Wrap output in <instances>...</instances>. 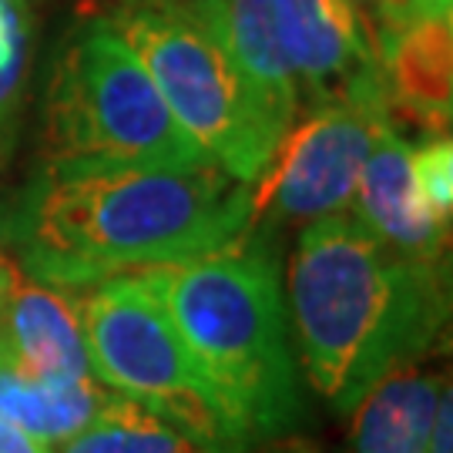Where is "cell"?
<instances>
[{
  "mask_svg": "<svg viewBox=\"0 0 453 453\" xmlns=\"http://www.w3.org/2000/svg\"><path fill=\"white\" fill-rule=\"evenodd\" d=\"M346 4L359 17V27L366 34V44L372 48L376 61L413 24V17H410L403 0H346Z\"/></svg>",
  "mask_w": 453,
  "mask_h": 453,
  "instance_id": "cell-17",
  "label": "cell"
},
{
  "mask_svg": "<svg viewBox=\"0 0 453 453\" xmlns=\"http://www.w3.org/2000/svg\"><path fill=\"white\" fill-rule=\"evenodd\" d=\"M202 376L252 443L299 417V376L273 252L239 235L226 249L138 269Z\"/></svg>",
  "mask_w": 453,
  "mask_h": 453,
  "instance_id": "cell-3",
  "label": "cell"
},
{
  "mask_svg": "<svg viewBox=\"0 0 453 453\" xmlns=\"http://www.w3.org/2000/svg\"><path fill=\"white\" fill-rule=\"evenodd\" d=\"M410 172L420 192V202L434 219L450 226L453 211V148L447 134H430L426 142L410 148Z\"/></svg>",
  "mask_w": 453,
  "mask_h": 453,
  "instance_id": "cell-16",
  "label": "cell"
},
{
  "mask_svg": "<svg viewBox=\"0 0 453 453\" xmlns=\"http://www.w3.org/2000/svg\"><path fill=\"white\" fill-rule=\"evenodd\" d=\"M0 453H50V443L37 440L24 426L0 417Z\"/></svg>",
  "mask_w": 453,
  "mask_h": 453,
  "instance_id": "cell-19",
  "label": "cell"
},
{
  "mask_svg": "<svg viewBox=\"0 0 453 453\" xmlns=\"http://www.w3.org/2000/svg\"><path fill=\"white\" fill-rule=\"evenodd\" d=\"M389 125L380 101L316 104L292 125L259 179L252 181L249 228L265 222H312L353 202L372 142ZM242 232V235H245Z\"/></svg>",
  "mask_w": 453,
  "mask_h": 453,
  "instance_id": "cell-7",
  "label": "cell"
},
{
  "mask_svg": "<svg viewBox=\"0 0 453 453\" xmlns=\"http://www.w3.org/2000/svg\"><path fill=\"white\" fill-rule=\"evenodd\" d=\"M114 389L101 380H65L20 366L0 342V417L24 426L44 443H65L81 434L111 403Z\"/></svg>",
  "mask_w": 453,
  "mask_h": 453,
  "instance_id": "cell-14",
  "label": "cell"
},
{
  "mask_svg": "<svg viewBox=\"0 0 453 453\" xmlns=\"http://www.w3.org/2000/svg\"><path fill=\"white\" fill-rule=\"evenodd\" d=\"M0 168H4V165H0ZM0 226H4V209H0Z\"/></svg>",
  "mask_w": 453,
  "mask_h": 453,
  "instance_id": "cell-23",
  "label": "cell"
},
{
  "mask_svg": "<svg viewBox=\"0 0 453 453\" xmlns=\"http://www.w3.org/2000/svg\"><path fill=\"white\" fill-rule=\"evenodd\" d=\"M31 41V11L27 0H0V67L24 54Z\"/></svg>",
  "mask_w": 453,
  "mask_h": 453,
  "instance_id": "cell-18",
  "label": "cell"
},
{
  "mask_svg": "<svg viewBox=\"0 0 453 453\" xmlns=\"http://www.w3.org/2000/svg\"><path fill=\"white\" fill-rule=\"evenodd\" d=\"M447 389H450L447 376L420 370L417 363L389 370L349 410L353 413L349 450L426 453L430 450L434 423H437L440 400H443Z\"/></svg>",
  "mask_w": 453,
  "mask_h": 453,
  "instance_id": "cell-13",
  "label": "cell"
},
{
  "mask_svg": "<svg viewBox=\"0 0 453 453\" xmlns=\"http://www.w3.org/2000/svg\"><path fill=\"white\" fill-rule=\"evenodd\" d=\"M450 17L413 20L380 58L389 125H417L430 134L450 128L453 78Z\"/></svg>",
  "mask_w": 453,
  "mask_h": 453,
  "instance_id": "cell-12",
  "label": "cell"
},
{
  "mask_svg": "<svg viewBox=\"0 0 453 453\" xmlns=\"http://www.w3.org/2000/svg\"><path fill=\"white\" fill-rule=\"evenodd\" d=\"M453 420H450V389L443 393L437 410V423H434V434H430V450L426 453H450L453 447Z\"/></svg>",
  "mask_w": 453,
  "mask_h": 453,
  "instance_id": "cell-20",
  "label": "cell"
},
{
  "mask_svg": "<svg viewBox=\"0 0 453 453\" xmlns=\"http://www.w3.org/2000/svg\"><path fill=\"white\" fill-rule=\"evenodd\" d=\"M222 41L235 74L269 128L286 134L299 114V88L275 24V0H192Z\"/></svg>",
  "mask_w": 453,
  "mask_h": 453,
  "instance_id": "cell-10",
  "label": "cell"
},
{
  "mask_svg": "<svg viewBox=\"0 0 453 453\" xmlns=\"http://www.w3.org/2000/svg\"><path fill=\"white\" fill-rule=\"evenodd\" d=\"M48 158L202 165V148L168 111L138 54L108 17H88L54 65L44 108Z\"/></svg>",
  "mask_w": 453,
  "mask_h": 453,
  "instance_id": "cell-4",
  "label": "cell"
},
{
  "mask_svg": "<svg viewBox=\"0 0 453 453\" xmlns=\"http://www.w3.org/2000/svg\"><path fill=\"white\" fill-rule=\"evenodd\" d=\"M275 24L299 101L306 95L312 108L333 101L387 104L380 61L346 0H275Z\"/></svg>",
  "mask_w": 453,
  "mask_h": 453,
  "instance_id": "cell-8",
  "label": "cell"
},
{
  "mask_svg": "<svg viewBox=\"0 0 453 453\" xmlns=\"http://www.w3.org/2000/svg\"><path fill=\"white\" fill-rule=\"evenodd\" d=\"M0 342L31 372L65 376V380L95 376L78 306L61 289L27 279L17 269V262L11 265L7 299L0 312Z\"/></svg>",
  "mask_w": 453,
  "mask_h": 453,
  "instance_id": "cell-11",
  "label": "cell"
},
{
  "mask_svg": "<svg viewBox=\"0 0 453 453\" xmlns=\"http://www.w3.org/2000/svg\"><path fill=\"white\" fill-rule=\"evenodd\" d=\"M91 370L108 389L179 426L209 453L249 443L181 342L162 299L142 273L97 279L78 292Z\"/></svg>",
  "mask_w": 453,
  "mask_h": 453,
  "instance_id": "cell-6",
  "label": "cell"
},
{
  "mask_svg": "<svg viewBox=\"0 0 453 453\" xmlns=\"http://www.w3.org/2000/svg\"><path fill=\"white\" fill-rule=\"evenodd\" d=\"M357 215L396 256L440 265L447 252V226L420 202L410 172V145L396 128H383L372 142L357 179Z\"/></svg>",
  "mask_w": 453,
  "mask_h": 453,
  "instance_id": "cell-9",
  "label": "cell"
},
{
  "mask_svg": "<svg viewBox=\"0 0 453 453\" xmlns=\"http://www.w3.org/2000/svg\"><path fill=\"white\" fill-rule=\"evenodd\" d=\"M11 265L14 259L4 252V245H0V312H4V299H7V282H11Z\"/></svg>",
  "mask_w": 453,
  "mask_h": 453,
  "instance_id": "cell-22",
  "label": "cell"
},
{
  "mask_svg": "<svg viewBox=\"0 0 453 453\" xmlns=\"http://www.w3.org/2000/svg\"><path fill=\"white\" fill-rule=\"evenodd\" d=\"M413 20H443L450 17L453 0H403Z\"/></svg>",
  "mask_w": 453,
  "mask_h": 453,
  "instance_id": "cell-21",
  "label": "cell"
},
{
  "mask_svg": "<svg viewBox=\"0 0 453 453\" xmlns=\"http://www.w3.org/2000/svg\"><path fill=\"white\" fill-rule=\"evenodd\" d=\"M61 453H209L179 426L114 393L111 403L81 434L65 440Z\"/></svg>",
  "mask_w": 453,
  "mask_h": 453,
  "instance_id": "cell-15",
  "label": "cell"
},
{
  "mask_svg": "<svg viewBox=\"0 0 453 453\" xmlns=\"http://www.w3.org/2000/svg\"><path fill=\"white\" fill-rule=\"evenodd\" d=\"M289 312L312 389L349 413L447 323L440 265L403 259L349 211L312 219L289 256Z\"/></svg>",
  "mask_w": 453,
  "mask_h": 453,
  "instance_id": "cell-2",
  "label": "cell"
},
{
  "mask_svg": "<svg viewBox=\"0 0 453 453\" xmlns=\"http://www.w3.org/2000/svg\"><path fill=\"white\" fill-rule=\"evenodd\" d=\"M138 54L181 131L235 181H252L279 148L242 78L192 0H121L108 14Z\"/></svg>",
  "mask_w": 453,
  "mask_h": 453,
  "instance_id": "cell-5",
  "label": "cell"
},
{
  "mask_svg": "<svg viewBox=\"0 0 453 453\" xmlns=\"http://www.w3.org/2000/svg\"><path fill=\"white\" fill-rule=\"evenodd\" d=\"M252 185L219 165H125L48 158L11 211L4 235L17 269L54 289L185 262L249 228Z\"/></svg>",
  "mask_w": 453,
  "mask_h": 453,
  "instance_id": "cell-1",
  "label": "cell"
}]
</instances>
